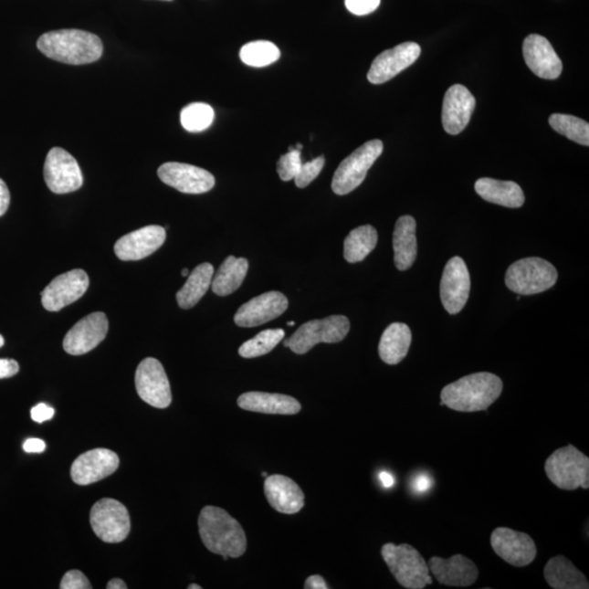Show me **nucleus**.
Returning a JSON list of instances; mask_svg holds the SVG:
<instances>
[{
  "label": "nucleus",
  "mask_w": 589,
  "mask_h": 589,
  "mask_svg": "<svg viewBox=\"0 0 589 589\" xmlns=\"http://www.w3.org/2000/svg\"><path fill=\"white\" fill-rule=\"evenodd\" d=\"M503 391V383L490 373L468 374L441 391L443 405L461 413L487 411Z\"/></svg>",
  "instance_id": "nucleus-1"
},
{
  "label": "nucleus",
  "mask_w": 589,
  "mask_h": 589,
  "mask_svg": "<svg viewBox=\"0 0 589 589\" xmlns=\"http://www.w3.org/2000/svg\"><path fill=\"white\" fill-rule=\"evenodd\" d=\"M37 48L50 59L75 66L92 64L103 55L98 36L76 29L44 33L37 39Z\"/></svg>",
  "instance_id": "nucleus-2"
},
{
  "label": "nucleus",
  "mask_w": 589,
  "mask_h": 589,
  "mask_svg": "<svg viewBox=\"0 0 589 589\" xmlns=\"http://www.w3.org/2000/svg\"><path fill=\"white\" fill-rule=\"evenodd\" d=\"M202 542L209 552L226 560L239 558L247 550L243 527L226 510L207 506L202 509L198 520Z\"/></svg>",
  "instance_id": "nucleus-3"
},
{
  "label": "nucleus",
  "mask_w": 589,
  "mask_h": 589,
  "mask_svg": "<svg viewBox=\"0 0 589 589\" xmlns=\"http://www.w3.org/2000/svg\"><path fill=\"white\" fill-rule=\"evenodd\" d=\"M384 563L388 564L398 584L408 589H424L432 584L429 568L418 550L407 543L400 546L385 543L381 549Z\"/></svg>",
  "instance_id": "nucleus-4"
},
{
  "label": "nucleus",
  "mask_w": 589,
  "mask_h": 589,
  "mask_svg": "<svg viewBox=\"0 0 589 589\" xmlns=\"http://www.w3.org/2000/svg\"><path fill=\"white\" fill-rule=\"evenodd\" d=\"M545 471L548 479L559 489L573 491L589 488V458L574 446L555 450L547 458Z\"/></svg>",
  "instance_id": "nucleus-5"
},
{
  "label": "nucleus",
  "mask_w": 589,
  "mask_h": 589,
  "mask_svg": "<svg viewBox=\"0 0 589 589\" xmlns=\"http://www.w3.org/2000/svg\"><path fill=\"white\" fill-rule=\"evenodd\" d=\"M557 279V268L542 258H525L516 261L506 274L508 289L524 296L542 293L552 289Z\"/></svg>",
  "instance_id": "nucleus-6"
},
{
  "label": "nucleus",
  "mask_w": 589,
  "mask_h": 589,
  "mask_svg": "<svg viewBox=\"0 0 589 589\" xmlns=\"http://www.w3.org/2000/svg\"><path fill=\"white\" fill-rule=\"evenodd\" d=\"M350 329V320L344 316L312 320L302 324L290 339L284 341V345L297 355H304L319 343H339L346 338Z\"/></svg>",
  "instance_id": "nucleus-7"
},
{
  "label": "nucleus",
  "mask_w": 589,
  "mask_h": 589,
  "mask_svg": "<svg viewBox=\"0 0 589 589\" xmlns=\"http://www.w3.org/2000/svg\"><path fill=\"white\" fill-rule=\"evenodd\" d=\"M383 153L384 143L381 140H372L353 151L341 163L334 174L332 181L334 194L345 195L361 186L368 171Z\"/></svg>",
  "instance_id": "nucleus-8"
},
{
  "label": "nucleus",
  "mask_w": 589,
  "mask_h": 589,
  "mask_svg": "<svg viewBox=\"0 0 589 589\" xmlns=\"http://www.w3.org/2000/svg\"><path fill=\"white\" fill-rule=\"evenodd\" d=\"M89 523L100 541L121 542L131 532V516L120 501L105 498L95 503L89 514Z\"/></svg>",
  "instance_id": "nucleus-9"
},
{
  "label": "nucleus",
  "mask_w": 589,
  "mask_h": 589,
  "mask_svg": "<svg viewBox=\"0 0 589 589\" xmlns=\"http://www.w3.org/2000/svg\"><path fill=\"white\" fill-rule=\"evenodd\" d=\"M44 178L50 192L58 195L77 192L83 184L80 166L74 156L61 148L49 151L45 161Z\"/></svg>",
  "instance_id": "nucleus-10"
},
{
  "label": "nucleus",
  "mask_w": 589,
  "mask_h": 589,
  "mask_svg": "<svg viewBox=\"0 0 589 589\" xmlns=\"http://www.w3.org/2000/svg\"><path fill=\"white\" fill-rule=\"evenodd\" d=\"M137 392L142 400L155 408H167L172 403V391L164 367L155 358L140 363L136 377Z\"/></svg>",
  "instance_id": "nucleus-11"
},
{
  "label": "nucleus",
  "mask_w": 589,
  "mask_h": 589,
  "mask_svg": "<svg viewBox=\"0 0 589 589\" xmlns=\"http://www.w3.org/2000/svg\"><path fill=\"white\" fill-rule=\"evenodd\" d=\"M490 543L499 557L516 568H524L534 563L537 555L536 543L530 535L508 527H498L493 531Z\"/></svg>",
  "instance_id": "nucleus-12"
},
{
  "label": "nucleus",
  "mask_w": 589,
  "mask_h": 589,
  "mask_svg": "<svg viewBox=\"0 0 589 589\" xmlns=\"http://www.w3.org/2000/svg\"><path fill=\"white\" fill-rule=\"evenodd\" d=\"M157 175L163 183L183 194H205L216 184V178L211 173L184 163H165L157 171Z\"/></svg>",
  "instance_id": "nucleus-13"
},
{
  "label": "nucleus",
  "mask_w": 589,
  "mask_h": 589,
  "mask_svg": "<svg viewBox=\"0 0 589 589\" xmlns=\"http://www.w3.org/2000/svg\"><path fill=\"white\" fill-rule=\"evenodd\" d=\"M470 277L467 263L462 258L454 257L448 260L443 271L440 284V297L443 307L450 314L463 310L468 300Z\"/></svg>",
  "instance_id": "nucleus-14"
},
{
  "label": "nucleus",
  "mask_w": 589,
  "mask_h": 589,
  "mask_svg": "<svg viewBox=\"0 0 589 589\" xmlns=\"http://www.w3.org/2000/svg\"><path fill=\"white\" fill-rule=\"evenodd\" d=\"M89 285L88 274L80 268L61 274L42 291V305L47 311H59L80 300Z\"/></svg>",
  "instance_id": "nucleus-15"
},
{
  "label": "nucleus",
  "mask_w": 589,
  "mask_h": 589,
  "mask_svg": "<svg viewBox=\"0 0 589 589\" xmlns=\"http://www.w3.org/2000/svg\"><path fill=\"white\" fill-rule=\"evenodd\" d=\"M109 332V320L103 312L89 314L66 334L64 350L70 355H83L102 343Z\"/></svg>",
  "instance_id": "nucleus-16"
},
{
  "label": "nucleus",
  "mask_w": 589,
  "mask_h": 589,
  "mask_svg": "<svg viewBox=\"0 0 589 589\" xmlns=\"http://www.w3.org/2000/svg\"><path fill=\"white\" fill-rule=\"evenodd\" d=\"M422 48L417 43L406 42L384 50L375 58L368 72V80L373 84H383L396 77L419 58Z\"/></svg>",
  "instance_id": "nucleus-17"
},
{
  "label": "nucleus",
  "mask_w": 589,
  "mask_h": 589,
  "mask_svg": "<svg viewBox=\"0 0 589 589\" xmlns=\"http://www.w3.org/2000/svg\"><path fill=\"white\" fill-rule=\"evenodd\" d=\"M120 458L108 448H95L81 454L71 467V479L77 485L88 486L114 474Z\"/></svg>",
  "instance_id": "nucleus-18"
},
{
  "label": "nucleus",
  "mask_w": 589,
  "mask_h": 589,
  "mask_svg": "<svg viewBox=\"0 0 589 589\" xmlns=\"http://www.w3.org/2000/svg\"><path fill=\"white\" fill-rule=\"evenodd\" d=\"M288 308L289 300L285 295L279 291H268L241 306L234 321L241 328L259 327L279 317Z\"/></svg>",
  "instance_id": "nucleus-19"
},
{
  "label": "nucleus",
  "mask_w": 589,
  "mask_h": 589,
  "mask_svg": "<svg viewBox=\"0 0 589 589\" xmlns=\"http://www.w3.org/2000/svg\"><path fill=\"white\" fill-rule=\"evenodd\" d=\"M166 239L165 228L150 226L122 236L114 247L115 255L121 261L142 260L161 248Z\"/></svg>",
  "instance_id": "nucleus-20"
},
{
  "label": "nucleus",
  "mask_w": 589,
  "mask_h": 589,
  "mask_svg": "<svg viewBox=\"0 0 589 589\" xmlns=\"http://www.w3.org/2000/svg\"><path fill=\"white\" fill-rule=\"evenodd\" d=\"M475 106L476 100L468 89L462 84H454L447 89L443 100V129L452 136L461 133L468 127Z\"/></svg>",
  "instance_id": "nucleus-21"
},
{
  "label": "nucleus",
  "mask_w": 589,
  "mask_h": 589,
  "mask_svg": "<svg viewBox=\"0 0 589 589\" xmlns=\"http://www.w3.org/2000/svg\"><path fill=\"white\" fill-rule=\"evenodd\" d=\"M525 63L537 77L554 80L563 72V61L546 37L531 35L524 39Z\"/></svg>",
  "instance_id": "nucleus-22"
},
{
  "label": "nucleus",
  "mask_w": 589,
  "mask_h": 589,
  "mask_svg": "<svg viewBox=\"0 0 589 589\" xmlns=\"http://www.w3.org/2000/svg\"><path fill=\"white\" fill-rule=\"evenodd\" d=\"M429 570L442 585L468 587L479 580V570L470 559L463 554L453 555L450 559L432 557Z\"/></svg>",
  "instance_id": "nucleus-23"
},
{
  "label": "nucleus",
  "mask_w": 589,
  "mask_h": 589,
  "mask_svg": "<svg viewBox=\"0 0 589 589\" xmlns=\"http://www.w3.org/2000/svg\"><path fill=\"white\" fill-rule=\"evenodd\" d=\"M267 500L274 510L283 514H296L305 506V495L289 477L268 476L265 481Z\"/></svg>",
  "instance_id": "nucleus-24"
},
{
  "label": "nucleus",
  "mask_w": 589,
  "mask_h": 589,
  "mask_svg": "<svg viewBox=\"0 0 589 589\" xmlns=\"http://www.w3.org/2000/svg\"><path fill=\"white\" fill-rule=\"evenodd\" d=\"M237 404L244 411L261 414L296 415L301 411L300 403L296 398L266 392L244 393L238 397Z\"/></svg>",
  "instance_id": "nucleus-25"
},
{
  "label": "nucleus",
  "mask_w": 589,
  "mask_h": 589,
  "mask_svg": "<svg viewBox=\"0 0 589 589\" xmlns=\"http://www.w3.org/2000/svg\"><path fill=\"white\" fill-rule=\"evenodd\" d=\"M395 266L400 271H406L414 265L417 257L416 221L411 216L398 218L393 233Z\"/></svg>",
  "instance_id": "nucleus-26"
},
{
  "label": "nucleus",
  "mask_w": 589,
  "mask_h": 589,
  "mask_svg": "<svg viewBox=\"0 0 589 589\" xmlns=\"http://www.w3.org/2000/svg\"><path fill=\"white\" fill-rule=\"evenodd\" d=\"M475 190L482 199L490 204L510 207V209H518L525 202L523 190L514 182L480 178L475 184Z\"/></svg>",
  "instance_id": "nucleus-27"
},
{
  "label": "nucleus",
  "mask_w": 589,
  "mask_h": 589,
  "mask_svg": "<svg viewBox=\"0 0 589 589\" xmlns=\"http://www.w3.org/2000/svg\"><path fill=\"white\" fill-rule=\"evenodd\" d=\"M548 585L553 589H588L589 583L584 573L576 568L568 558L557 555L550 559L543 569Z\"/></svg>",
  "instance_id": "nucleus-28"
},
{
  "label": "nucleus",
  "mask_w": 589,
  "mask_h": 589,
  "mask_svg": "<svg viewBox=\"0 0 589 589\" xmlns=\"http://www.w3.org/2000/svg\"><path fill=\"white\" fill-rule=\"evenodd\" d=\"M412 344V332L405 323L395 322L385 329L381 336L379 355L388 364L400 363L407 356Z\"/></svg>",
  "instance_id": "nucleus-29"
},
{
  "label": "nucleus",
  "mask_w": 589,
  "mask_h": 589,
  "mask_svg": "<svg viewBox=\"0 0 589 589\" xmlns=\"http://www.w3.org/2000/svg\"><path fill=\"white\" fill-rule=\"evenodd\" d=\"M248 268V260L245 258L227 257L212 279V290L218 296L233 294L243 284Z\"/></svg>",
  "instance_id": "nucleus-30"
},
{
  "label": "nucleus",
  "mask_w": 589,
  "mask_h": 589,
  "mask_svg": "<svg viewBox=\"0 0 589 589\" xmlns=\"http://www.w3.org/2000/svg\"><path fill=\"white\" fill-rule=\"evenodd\" d=\"M215 268L210 263H202L188 275L186 284L176 295L179 307L190 310L195 307L210 289Z\"/></svg>",
  "instance_id": "nucleus-31"
},
{
  "label": "nucleus",
  "mask_w": 589,
  "mask_h": 589,
  "mask_svg": "<svg viewBox=\"0 0 589 589\" xmlns=\"http://www.w3.org/2000/svg\"><path fill=\"white\" fill-rule=\"evenodd\" d=\"M378 243V232L372 226L357 227L344 241V258L347 262L356 263L366 259Z\"/></svg>",
  "instance_id": "nucleus-32"
},
{
  "label": "nucleus",
  "mask_w": 589,
  "mask_h": 589,
  "mask_svg": "<svg viewBox=\"0 0 589 589\" xmlns=\"http://www.w3.org/2000/svg\"><path fill=\"white\" fill-rule=\"evenodd\" d=\"M553 131L581 145H589V125L579 117L553 114L549 117Z\"/></svg>",
  "instance_id": "nucleus-33"
},
{
  "label": "nucleus",
  "mask_w": 589,
  "mask_h": 589,
  "mask_svg": "<svg viewBox=\"0 0 589 589\" xmlns=\"http://www.w3.org/2000/svg\"><path fill=\"white\" fill-rule=\"evenodd\" d=\"M239 56L244 64L261 68L278 61L280 52L277 45L271 42L255 41L244 45Z\"/></svg>",
  "instance_id": "nucleus-34"
},
{
  "label": "nucleus",
  "mask_w": 589,
  "mask_h": 589,
  "mask_svg": "<svg viewBox=\"0 0 589 589\" xmlns=\"http://www.w3.org/2000/svg\"><path fill=\"white\" fill-rule=\"evenodd\" d=\"M282 329L262 331L254 339L247 341L239 347V355L244 358H256L272 352L280 341L284 339Z\"/></svg>",
  "instance_id": "nucleus-35"
},
{
  "label": "nucleus",
  "mask_w": 589,
  "mask_h": 589,
  "mask_svg": "<svg viewBox=\"0 0 589 589\" xmlns=\"http://www.w3.org/2000/svg\"><path fill=\"white\" fill-rule=\"evenodd\" d=\"M215 116V110L209 104L193 103L183 109L181 122L187 131L201 132L212 125Z\"/></svg>",
  "instance_id": "nucleus-36"
},
{
  "label": "nucleus",
  "mask_w": 589,
  "mask_h": 589,
  "mask_svg": "<svg viewBox=\"0 0 589 589\" xmlns=\"http://www.w3.org/2000/svg\"><path fill=\"white\" fill-rule=\"evenodd\" d=\"M301 153L300 150L289 148L288 153L280 156L278 162V173L283 182H289L295 179L301 167Z\"/></svg>",
  "instance_id": "nucleus-37"
},
{
  "label": "nucleus",
  "mask_w": 589,
  "mask_h": 589,
  "mask_svg": "<svg viewBox=\"0 0 589 589\" xmlns=\"http://www.w3.org/2000/svg\"><path fill=\"white\" fill-rule=\"evenodd\" d=\"M324 163V156H319L310 162L302 163L300 170L295 177L296 186L299 188L310 186L321 173Z\"/></svg>",
  "instance_id": "nucleus-38"
},
{
  "label": "nucleus",
  "mask_w": 589,
  "mask_h": 589,
  "mask_svg": "<svg viewBox=\"0 0 589 589\" xmlns=\"http://www.w3.org/2000/svg\"><path fill=\"white\" fill-rule=\"evenodd\" d=\"M59 587L61 589H91L92 585L81 571L72 570L64 575Z\"/></svg>",
  "instance_id": "nucleus-39"
},
{
  "label": "nucleus",
  "mask_w": 589,
  "mask_h": 589,
  "mask_svg": "<svg viewBox=\"0 0 589 589\" xmlns=\"http://www.w3.org/2000/svg\"><path fill=\"white\" fill-rule=\"evenodd\" d=\"M381 0H345L347 10L352 15L366 16L373 13L380 5Z\"/></svg>",
  "instance_id": "nucleus-40"
},
{
  "label": "nucleus",
  "mask_w": 589,
  "mask_h": 589,
  "mask_svg": "<svg viewBox=\"0 0 589 589\" xmlns=\"http://www.w3.org/2000/svg\"><path fill=\"white\" fill-rule=\"evenodd\" d=\"M54 408L49 407L47 404L41 403L31 409V417L36 423H44L54 417Z\"/></svg>",
  "instance_id": "nucleus-41"
},
{
  "label": "nucleus",
  "mask_w": 589,
  "mask_h": 589,
  "mask_svg": "<svg viewBox=\"0 0 589 589\" xmlns=\"http://www.w3.org/2000/svg\"><path fill=\"white\" fill-rule=\"evenodd\" d=\"M19 373V363L14 359H0V379L14 377Z\"/></svg>",
  "instance_id": "nucleus-42"
},
{
  "label": "nucleus",
  "mask_w": 589,
  "mask_h": 589,
  "mask_svg": "<svg viewBox=\"0 0 589 589\" xmlns=\"http://www.w3.org/2000/svg\"><path fill=\"white\" fill-rule=\"evenodd\" d=\"M10 205V193L7 184H5L3 179H0V216H3L7 212Z\"/></svg>",
  "instance_id": "nucleus-43"
},
{
  "label": "nucleus",
  "mask_w": 589,
  "mask_h": 589,
  "mask_svg": "<svg viewBox=\"0 0 589 589\" xmlns=\"http://www.w3.org/2000/svg\"><path fill=\"white\" fill-rule=\"evenodd\" d=\"M47 448V445L41 439H36V437H31V439L26 440L24 443V450L26 453H42Z\"/></svg>",
  "instance_id": "nucleus-44"
},
{
  "label": "nucleus",
  "mask_w": 589,
  "mask_h": 589,
  "mask_svg": "<svg viewBox=\"0 0 589 589\" xmlns=\"http://www.w3.org/2000/svg\"><path fill=\"white\" fill-rule=\"evenodd\" d=\"M306 589H328L327 583L323 580L322 576L312 575L308 577L305 583Z\"/></svg>",
  "instance_id": "nucleus-45"
},
{
  "label": "nucleus",
  "mask_w": 589,
  "mask_h": 589,
  "mask_svg": "<svg viewBox=\"0 0 589 589\" xmlns=\"http://www.w3.org/2000/svg\"><path fill=\"white\" fill-rule=\"evenodd\" d=\"M431 480L427 475H420L415 480V489L419 492L427 491L430 488Z\"/></svg>",
  "instance_id": "nucleus-46"
},
{
  "label": "nucleus",
  "mask_w": 589,
  "mask_h": 589,
  "mask_svg": "<svg viewBox=\"0 0 589 589\" xmlns=\"http://www.w3.org/2000/svg\"><path fill=\"white\" fill-rule=\"evenodd\" d=\"M379 479L381 484H383L384 488H391L394 485V477L388 473V471H383V473L379 475Z\"/></svg>",
  "instance_id": "nucleus-47"
},
{
  "label": "nucleus",
  "mask_w": 589,
  "mask_h": 589,
  "mask_svg": "<svg viewBox=\"0 0 589 589\" xmlns=\"http://www.w3.org/2000/svg\"><path fill=\"white\" fill-rule=\"evenodd\" d=\"M108 589H127L128 586L126 585V583L123 582L121 579H114L109 582L108 586H106Z\"/></svg>",
  "instance_id": "nucleus-48"
},
{
  "label": "nucleus",
  "mask_w": 589,
  "mask_h": 589,
  "mask_svg": "<svg viewBox=\"0 0 589 589\" xmlns=\"http://www.w3.org/2000/svg\"><path fill=\"white\" fill-rule=\"evenodd\" d=\"M189 274L190 273H189L188 268H184V270L182 272L183 277H188Z\"/></svg>",
  "instance_id": "nucleus-49"
},
{
  "label": "nucleus",
  "mask_w": 589,
  "mask_h": 589,
  "mask_svg": "<svg viewBox=\"0 0 589 589\" xmlns=\"http://www.w3.org/2000/svg\"><path fill=\"white\" fill-rule=\"evenodd\" d=\"M202 587L196 584H192L188 586V589H201Z\"/></svg>",
  "instance_id": "nucleus-50"
},
{
  "label": "nucleus",
  "mask_w": 589,
  "mask_h": 589,
  "mask_svg": "<svg viewBox=\"0 0 589 589\" xmlns=\"http://www.w3.org/2000/svg\"><path fill=\"white\" fill-rule=\"evenodd\" d=\"M5 344V340L3 338V335H0V347H3Z\"/></svg>",
  "instance_id": "nucleus-51"
},
{
  "label": "nucleus",
  "mask_w": 589,
  "mask_h": 589,
  "mask_svg": "<svg viewBox=\"0 0 589 589\" xmlns=\"http://www.w3.org/2000/svg\"><path fill=\"white\" fill-rule=\"evenodd\" d=\"M288 325H289V327H293V325H295V322H289Z\"/></svg>",
  "instance_id": "nucleus-52"
},
{
  "label": "nucleus",
  "mask_w": 589,
  "mask_h": 589,
  "mask_svg": "<svg viewBox=\"0 0 589 589\" xmlns=\"http://www.w3.org/2000/svg\"><path fill=\"white\" fill-rule=\"evenodd\" d=\"M164 2H172V0H164Z\"/></svg>",
  "instance_id": "nucleus-53"
}]
</instances>
